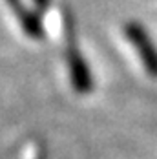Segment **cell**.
<instances>
[{
	"instance_id": "obj_1",
	"label": "cell",
	"mask_w": 157,
	"mask_h": 159,
	"mask_svg": "<svg viewBox=\"0 0 157 159\" xmlns=\"http://www.w3.org/2000/svg\"><path fill=\"white\" fill-rule=\"evenodd\" d=\"M124 35L128 42L135 48L139 59L144 64V70L150 77H157V46L150 39L148 31L142 28L139 22H126L124 24Z\"/></svg>"
},
{
	"instance_id": "obj_3",
	"label": "cell",
	"mask_w": 157,
	"mask_h": 159,
	"mask_svg": "<svg viewBox=\"0 0 157 159\" xmlns=\"http://www.w3.org/2000/svg\"><path fill=\"white\" fill-rule=\"evenodd\" d=\"M6 2H7V4H9V7L15 11L18 22L22 24L24 31L28 33L29 37H33V39H40V37L44 35V30H42L40 20L37 18L35 13H31V11L22 4V0H6Z\"/></svg>"
},
{
	"instance_id": "obj_2",
	"label": "cell",
	"mask_w": 157,
	"mask_h": 159,
	"mask_svg": "<svg viewBox=\"0 0 157 159\" xmlns=\"http://www.w3.org/2000/svg\"><path fill=\"white\" fill-rule=\"evenodd\" d=\"M66 61H68V70L71 75V84L78 93H88L93 88V79H92V71L88 68V62L84 61V57L78 53L75 46L68 48L66 53Z\"/></svg>"
},
{
	"instance_id": "obj_4",
	"label": "cell",
	"mask_w": 157,
	"mask_h": 159,
	"mask_svg": "<svg viewBox=\"0 0 157 159\" xmlns=\"http://www.w3.org/2000/svg\"><path fill=\"white\" fill-rule=\"evenodd\" d=\"M47 2H49V0H35V4H37V7H40V9H46Z\"/></svg>"
}]
</instances>
